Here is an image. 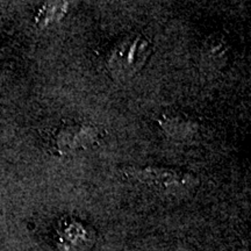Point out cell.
<instances>
[{
  "instance_id": "1",
  "label": "cell",
  "mask_w": 251,
  "mask_h": 251,
  "mask_svg": "<svg viewBox=\"0 0 251 251\" xmlns=\"http://www.w3.org/2000/svg\"><path fill=\"white\" fill-rule=\"evenodd\" d=\"M151 51L152 43L146 36H128L111 50L106 65L114 77H131L143 68Z\"/></svg>"
},
{
  "instance_id": "2",
  "label": "cell",
  "mask_w": 251,
  "mask_h": 251,
  "mask_svg": "<svg viewBox=\"0 0 251 251\" xmlns=\"http://www.w3.org/2000/svg\"><path fill=\"white\" fill-rule=\"evenodd\" d=\"M125 175L140 183L162 188L193 187L199 183V178L192 172L163 165L129 166L125 169Z\"/></svg>"
},
{
  "instance_id": "3",
  "label": "cell",
  "mask_w": 251,
  "mask_h": 251,
  "mask_svg": "<svg viewBox=\"0 0 251 251\" xmlns=\"http://www.w3.org/2000/svg\"><path fill=\"white\" fill-rule=\"evenodd\" d=\"M102 130L91 124H68L59 127L54 134L58 152L67 155L90 148L102 136Z\"/></svg>"
},
{
  "instance_id": "4",
  "label": "cell",
  "mask_w": 251,
  "mask_h": 251,
  "mask_svg": "<svg viewBox=\"0 0 251 251\" xmlns=\"http://www.w3.org/2000/svg\"><path fill=\"white\" fill-rule=\"evenodd\" d=\"M157 122L159 127L175 140H190L200 130L199 122L184 113L162 114Z\"/></svg>"
},
{
  "instance_id": "5",
  "label": "cell",
  "mask_w": 251,
  "mask_h": 251,
  "mask_svg": "<svg viewBox=\"0 0 251 251\" xmlns=\"http://www.w3.org/2000/svg\"><path fill=\"white\" fill-rule=\"evenodd\" d=\"M226 52H227V48L225 47V41L218 39L215 41H209V43L207 45V57L211 58L216 64H218V62L221 59V57L226 56Z\"/></svg>"
}]
</instances>
